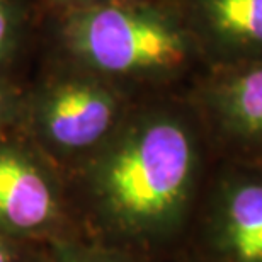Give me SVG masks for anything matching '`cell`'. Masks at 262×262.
Listing matches in <instances>:
<instances>
[{"instance_id": "1", "label": "cell", "mask_w": 262, "mask_h": 262, "mask_svg": "<svg viewBox=\"0 0 262 262\" xmlns=\"http://www.w3.org/2000/svg\"><path fill=\"white\" fill-rule=\"evenodd\" d=\"M213 160L208 136L186 111H128L78 164L77 194L96 240L151 260L182 249Z\"/></svg>"}, {"instance_id": "2", "label": "cell", "mask_w": 262, "mask_h": 262, "mask_svg": "<svg viewBox=\"0 0 262 262\" xmlns=\"http://www.w3.org/2000/svg\"><path fill=\"white\" fill-rule=\"evenodd\" d=\"M72 45L92 75L104 80H164L189 60L181 33L155 15L116 5L83 14Z\"/></svg>"}, {"instance_id": "3", "label": "cell", "mask_w": 262, "mask_h": 262, "mask_svg": "<svg viewBox=\"0 0 262 262\" xmlns=\"http://www.w3.org/2000/svg\"><path fill=\"white\" fill-rule=\"evenodd\" d=\"M182 249L201 262H262V164L213 160Z\"/></svg>"}, {"instance_id": "4", "label": "cell", "mask_w": 262, "mask_h": 262, "mask_svg": "<svg viewBox=\"0 0 262 262\" xmlns=\"http://www.w3.org/2000/svg\"><path fill=\"white\" fill-rule=\"evenodd\" d=\"M128 114L114 85L96 75L58 80L34 104V131L43 150L58 160L82 164Z\"/></svg>"}, {"instance_id": "5", "label": "cell", "mask_w": 262, "mask_h": 262, "mask_svg": "<svg viewBox=\"0 0 262 262\" xmlns=\"http://www.w3.org/2000/svg\"><path fill=\"white\" fill-rule=\"evenodd\" d=\"M67 214L53 165L17 141H0V237L31 245L53 238Z\"/></svg>"}, {"instance_id": "6", "label": "cell", "mask_w": 262, "mask_h": 262, "mask_svg": "<svg viewBox=\"0 0 262 262\" xmlns=\"http://www.w3.org/2000/svg\"><path fill=\"white\" fill-rule=\"evenodd\" d=\"M214 159L262 164V61L216 78L201 94Z\"/></svg>"}, {"instance_id": "7", "label": "cell", "mask_w": 262, "mask_h": 262, "mask_svg": "<svg viewBox=\"0 0 262 262\" xmlns=\"http://www.w3.org/2000/svg\"><path fill=\"white\" fill-rule=\"evenodd\" d=\"M206 5L222 34L238 43L262 46V0H208Z\"/></svg>"}, {"instance_id": "8", "label": "cell", "mask_w": 262, "mask_h": 262, "mask_svg": "<svg viewBox=\"0 0 262 262\" xmlns=\"http://www.w3.org/2000/svg\"><path fill=\"white\" fill-rule=\"evenodd\" d=\"M41 262H154L129 250L94 238L92 242L60 240L51 245Z\"/></svg>"}, {"instance_id": "9", "label": "cell", "mask_w": 262, "mask_h": 262, "mask_svg": "<svg viewBox=\"0 0 262 262\" xmlns=\"http://www.w3.org/2000/svg\"><path fill=\"white\" fill-rule=\"evenodd\" d=\"M14 39V17L7 0H0V60L9 53Z\"/></svg>"}, {"instance_id": "10", "label": "cell", "mask_w": 262, "mask_h": 262, "mask_svg": "<svg viewBox=\"0 0 262 262\" xmlns=\"http://www.w3.org/2000/svg\"><path fill=\"white\" fill-rule=\"evenodd\" d=\"M28 247L26 244L0 237V262H33Z\"/></svg>"}, {"instance_id": "11", "label": "cell", "mask_w": 262, "mask_h": 262, "mask_svg": "<svg viewBox=\"0 0 262 262\" xmlns=\"http://www.w3.org/2000/svg\"><path fill=\"white\" fill-rule=\"evenodd\" d=\"M12 113V96L5 91V87L0 85V128L7 123Z\"/></svg>"}, {"instance_id": "12", "label": "cell", "mask_w": 262, "mask_h": 262, "mask_svg": "<svg viewBox=\"0 0 262 262\" xmlns=\"http://www.w3.org/2000/svg\"><path fill=\"white\" fill-rule=\"evenodd\" d=\"M179 262H201V260H198L196 257H192V255H189V254H184V252H182Z\"/></svg>"}]
</instances>
